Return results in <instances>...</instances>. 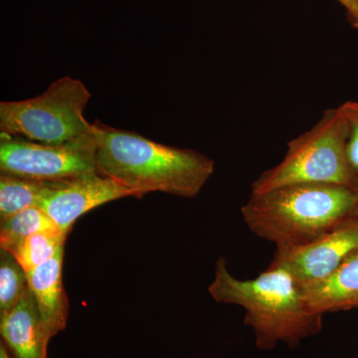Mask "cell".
<instances>
[{
    "label": "cell",
    "mask_w": 358,
    "mask_h": 358,
    "mask_svg": "<svg viewBox=\"0 0 358 358\" xmlns=\"http://www.w3.org/2000/svg\"><path fill=\"white\" fill-rule=\"evenodd\" d=\"M346 10L348 20L353 27L358 30V0H336Z\"/></svg>",
    "instance_id": "cell-17"
},
{
    "label": "cell",
    "mask_w": 358,
    "mask_h": 358,
    "mask_svg": "<svg viewBox=\"0 0 358 358\" xmlns=\"http://www.w3.org/2000/svg\"><path fill=\"white\" fill-rule=\"evenodd\" d=\"M0 358H13L10 357V355H9L8 350H7L3 343H1V345H0Z\"/></svg>",
    "instance_id": "cell-19"
},
{
    "label": "cell",
    "mask_w": 358,
    "mask_h": 358,
    "mask_svg": "<svg viewBox=\"0 0 358 358\" xmlns=\"http://www.w3.org/2000/svg\"><path fill=\"white\" fill-rule=\"evenodd\" d=\"M133 196L134 192L115 179L99 173L60 181L41 202L58 229L69 234L78 219L96 207L114 200Z\"/></svg>",
    "instance_id": "cell-8"
},
{
    "label": "cell",
    "mask_w": 358,
    "mask_h": 358,
    "mask_svg": "<svg viewBox=\"0 0 358 358\" xmlns=\"http://www.w3.org/2000/svg\"><path fill=\"white\" fill-rule=\"evenodd\" d=\"M358 250V216H350L310 243L275 249L271 265L286 268L300 288L326 279Z\"/></svg>",
    "instance_id": "cell-7"
},
{
    "label": "cell",
    "mask_w": 358,
    "mask_h": 358,
    "mask_svg": "<svg viewBox=\"0 0 358 358\" xmlns=\"http://www.w3.org/2000/svg\"><path fill=\"white\" fill-rule=\"evenodd\" d=\"M98 173L141 199L145 193L196 196L214 173L213 159L196 150L162 145L134 131L94 124Z\"/></svg>",
    "instance_id": "cell-1"
},
{
    "label": "cell",
    "mask_w": 358,
    "mask_h": 358,
    "mask_svg": "<svg viewBox=\"0 0 358 358\" xmlns=\"http://www.w3.org/2000/svg\"><path fill=\"white\" fill-rule=\"evenodd\" d=\"M0 334L13 358H48L47 336L36 301L28 289L20 303L0 313Z\"/></svg>",
    "instance_id": "cell-10"
},
{
    "label": "cell",
    "mask_w": 358,
    "mask_h": 358,
    "mask_svg": "<svg viewBox=\"0 0 358 358\" xmlns=\"http://www.w3.org/2000/svg\"><path fill=\"white\" fill-rule=\"evenodd\" d=\"M208 291L218 303L244 308L245 324L260 350H272L279 343L296 348L322 331V315L310 312L293 275L279 266H268L254 279L240 280L220 257Z\"/></svg>",
    "instance_id": "cell-2"
},
{
    "label": "cell",
    "mask_w": 358,
    "mask_h": 358,
    "mask_svg": "<svg viewBox=\"0 0 358 358\" xmlns=\"http://www.w3.org/2000/svg\"><path fill=\"white\" fill-rule=\"evenodd\" d=\"M348 124L346 155L353 176L358 181V102L348 101L339 106Z\"/></svg>",
    "instance_id": "cell-16"
},
{
    "label": "cell",
    "mask_w": 358,
    "mask_h": 358,
    "mask_svg": "<svg viewBox=\"0 0 358 358\" xmlns=\"http://www.w3.org/2000/svg\"><path fill=\"white\" fill-rule=\"evenodd\" d=\"M67 236L59 230L35 233L9 253L28 272L53 258L59 250L65 247Z\"/></svg>",
    "instance_id": "cell-14"
},
{
    "label": "cell",
    "mask_w": 358,
    "mask_h": 358,
    "mask_svg": "<svg viewBox=\"0 0 358 358\" xmlns=\"http://www.w3.org/2000/svg\"><path fill=\"white\" fill-rule=\"evenodd\" d=\"M353 190H355V205H353V209H352V216H358V181L357 182V185H355V188H353Z\"/></svg>",
    "instance_id": "cell-18"
},
{
    "label": "cell",
    "mask_w": 358,
    "mask_h": 358,
    "mask_svg": "<svg viewBox=\"0 0 358 358\" xmlns=\"http://www.w3.org/2000/svg\"><path fill=\"white\" fill-rule=\"evenodd\" d=\"M64 247L55 256L28 271V287L34 296L49 338L64 331L69 317V300L63 285Z\"/></svg>",
    "instance_id": "cell-9"
},
{
    "label": "cell",
    "mask_w": 358,
    "mask_h": 358,
    "mask_svg": "<svg viewBox=\"0 0 358 358\" xmlns=\"http://www.w3.org/2000/svg\"><path fill=\"white\" fill-rule=\"evenodd\" d=\"M28 289L24 268L13 254L0 249V313L15 307Z\"/></svg>",
    "instance_id": "cell-15"
},
{
    "label": "cell",
    "mask_w": 358,
    "mask_h": 358,
    "mask_svg": "<svg viewBox=\"0 0 358 358\" xmlns=\"http://www.w3.org/2000/svg\"><path fill=\"white\" fill-rule=\"evenodd\" d=\"M56 230H59L57 225L43 209L38 206L28 207L10 217L1 220L0 249L13 252L30 235Z\"/></svg>",
    "instance_id": "cell-13"
},
{
    "label": "cell",
    "mask_w": 358,
    "mask_h": 358,
    "mask_svg": "<svg viewBox=\"0 0 358 358\" xmlns=\"http://www.w3.org/2000/svg\"><path fill=\"white\" fill-rule=\"evenodd\" d=\"M348 124L341 107L322 113L319 121L289 141L286 155L252 183L251 194H261L282 186L319 183L355 188L348 155Z\"/></svg>",
    "instance_id": "cell-4"
},
{
    "label": "cell",
    "mask_w": 358,
    "mask_h": 358,
    "mask_svg": "<svg viewBox=\"0 0 358 358\" xmlns=\"http://www.w3.org/2000/svg\"><path fill=\"white\" fill-rule=\"evenodd\" d=\"M91 93L81 81L58 79L41 95L0 103V131L44 145H63L94 131L84 117Z\"/></svg>",
    "instance_id": "cell-5"
},
{
    "label": "cell",
    "mask_w": 358,
    "mask_h": 358,
    "mask_svg": "<svg viewBox=\"0 0 358 358\" xmlns=\"http://www.w3.org/2000/svg\"><path fill=\"white\" fill-rule=\"evenodd\" d=\"M301 289L306 305L315 315L357 308L358 250L326 279Z\"/></svg>",
    "instance_id": "cell-11"
},
{
    "label": "cell",
    "mask_w": 358,
    "mask_h": 358,
    "mask_svg": "<svg viewBox=\"0 0 358 358\" xmlns=\"http://www.w3.org/2000/svg\"><path fill=\"white\" fill-rule=\"evenodd\" d=\"M96 134L53 145L20 136H0L1 173L37 180L63 181L98 173Z\"/></svg>",
    "instance_id": "cell-6"
},
{
    "label": "cell",
    "mask_w": 358,
    "mask_h": 358,
    "mask_svg": "<svg viewBox=\"0 0 358 358\" xmlns=\"http://www.w3.org/2000/svg\"><path fill=\"white\" fill-rule=\"evenodd\" d=\"M355 190L346 186L299 183L251 194L244 222L275 249H294L317 239L352 216Z\"/></svg>",
    "instance_id": "cell-3"
},
{
    "label": "cell",
    "mask_w": 358,
    "mask_h": 358,
    "mask_svg": "<svg viewBox=\"0 0 358 358\" xmlns=\"http://www.w3.org/2000/svg\"><path fill=\"white\" fill-rule=\"evenodd\" d=\"M60 181L37 180L1 173L0 176V221L23 209L38 206Z\"/></svg>",
    "instance_id": "cell-12"
}]
</instances>
